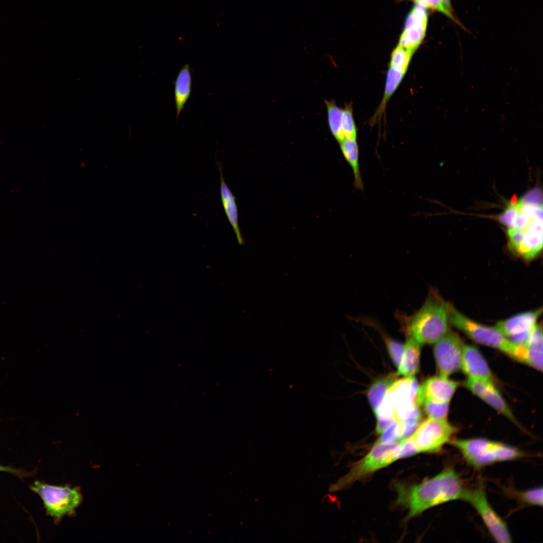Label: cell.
Segmentation results:
<instances>
[{"instance_id": "obj_26", "label": "cell", "mask_w": 543, "mask_h": 543, "mask_svg": "<svg viewBox=\"0 0 543 543\" xmlns=\"http://www.w3.org/2000/svg\"><path fill=\"white\" fill-rule=\"evenodd\" d=\"M341 128L345 139H356L357 129L353 115L352 104H346L342 108Z\"/></svg>"}, {"instance_id": "obj_19", "label": "cell", "mask_w": 543, "mask_h": 543, "mask_svg": "<svg viewBox=\"0 0 543 543\" xmlns=\"http://www.w3.org/2000/svg\"><path fill=\"white\" fill-rule=\"evenodd\" d=\"M340 144L341 150L353 171L354 186L357 190H363L359 165V149L356 139H345Z\"/></svg>"}, {"instance_id": "obj_30", "label": "cell", "mask_w": 543, "mask_h": 543, "mask_svg": "<svg viewBox=\"0 0 543 543\" xmlns=\"http://www.w3.org/2000/svg\"><path fill=\"white\" fill-rule=\"evenodd\" d=\"M401 440L400 421L395 419L393 423L381 434L378 442L385 443H394Z\"/></svg>"}, {"instance_id": "obj_11", "label": "cell", "mask_w": 543, "mask_h": 543, "mask_svg": "<svg viewBox=\"0 0 543 543\" xmlns=\"http://www.w3.org/2000/svg\"><path fill=\"white\" fill-rule=\"evenodd\" d=\"M427 22L426 9L415 5L406 17L398 45L414 54L425 37Z\"/></svg>"}, {"instance_id": "obj_9", "label": "cell", "mask_w": 543, "mask_h": 543, "mask_svg": "<svg viewBox=\"0 0 543 543\" xmlns=\"http://www.w3.org/2000/svg\"><path fill=\"white\" fill-rule=\"evenodd\" d=\"M434 344L433 353L439 375L449 377L461 369L464 344L457 334L448 330Z\"/></svg>"}, {"instance_id": "obj_5", "label": "cell", "mask_w": 543, "mask_h": 543, "mask_svg": "<svg viewBox=\"0 0 543 543\" xmlns=\"http://www.w3.org/2000/svg\"><path fill=\"white\" fill-rule=\"evenodd\" d=\"M448 321L476 342L498 349L512 358L518 345L512 343L494 327L478 323L448 304Z\"/></svg>"}, {"instance_id": "obj_4", "label": "cell", "mask_w": 543, "mask_h": 543, "mask_svg": "<svg viewBox=\"0 0 543 543\" xmlns=\"http://www.w3.org/2000/svg\"><path fill=\"white\" fill-rule=\"evenodd\" d=\"M399 443L377 442L364 458L354 464L348 473L331 487V490L343 489L388 466L399 459Z\"/></svg>"}, {"instance_id": "obj_7", "label": "cell", "mask_w": 543, "mask_h": 543, "mask_svg": "<svg viewBox=\"0 0 543 543\" xmlns=\"http://www.w3.org/2000/svg\"><path fill=\"white\" fill-rule=\"evenodd\" d=\"M462 500L474 508L497 542H510L512 541L507 525L491 506L482 482H480L474 488H466Z\"/></svg>"}, {"instance_id": "obj_3", "label": "cell", "mask_w": 543, "mask_h": 543, "mask_svg": "<svg viewBox=\"0 0 543 543\" xmlns=\"http://www.w3.org/2000/svg\"><path fill=\"white\" fill-rule=\"evenodd\" d=\"M466 462L479 469L496 463L513 461L523 457L518 448L483 438L455 439L450 441Z\"/></svg>"}, {"instance_id": "obj_21", "label": "cell", "mask_w": 543, "mask_h": 543, "mask_svg": "<svg viewBox=\"0 0 543 543\" xmlns=\"http://www.w3.org/2000/svg\"><path fill=\"white\" fill-rule=\"evenodd\" d=\"M396 381V376L389 375L377 380L371 386L367 397L374 413L377 412L387 391Z\"/></svg>"}, {"instance_id": "obj_18", "label": "cell", "mask_w": 543, "mask_h": 543, "mask_svg": "<svg viewBox=\"0 0 543 543\" xmlns=\"http://www.w3.org/2000/svg\"><path fill=\"white\" fill-rule=\"evenodd\" d=\"M192 79L189 64L183 66L176 77L174 87V97L176 110V118L179 116L188 101L192 90Z\"/></svg>"}, {"instance_id": "obj_28", "label": "cell", "mask_w": 543, "mask_h": 543, "mask_svg": "<svg viewBox=\"0 0 543 543\" xmlns=\"http://www.w3.org/2000/svg\"><path fill=\"white\" fill-rule=\"evenodd\" d=\"M421 419L422 414L420 411H419L405 419L400 420L401 424V440L406 439L412 435L421 423Z\"/></svg>"}, {"instance_id": "obj_31", "label": "cell", "mask_w": 543, "mask_h": 543, "mask_svg": "<svg viewBox=\"0 0 543 543\" xmlns=\"http://www.w3.org/2000/svg\"><path fill=\"white\" fill-rule=\"evenodd\" d=\"M419 453L410 437L399 442L398 459H403Z\"/></svg>"}, {"instance_id": "obj_10", "label": "cell", "mask_w": 543, "mask_h": 543, "mask_svg": "<svg viewBox=\"0 0 543 543\" xmlns=\"http://www.w3.org/2000/svg\"><path fill=\"white\" fill-rule=\"evenodd\" d=\"M541 313L540 308L520 313L498 322L494 327L512 343L526 346Z\"/></svg>"}, {"instance_id": "obj_2", "label": "cell", "mask_w": 543, "mask_h": 543, "mask_svg": "<svg viewBox=\"0 0 543 543\" xmlns=\"http://www.w3.org/2000/svg\"><path fill=\"white\" fill-rule=\"evenodd\" d=\"M448 304L431 289L419 309L410 315L397 311L395 317L406 336L421 345L434 344L449 330Z\"/></svg>"}, {"instance_id": "obj_23", "label": "cell", "mask_w": 543, "mask_h": 543, "mask_svg": "<svg viewBox=\"0 0 543 543\" xmlns=\"http://www.w3.org/2000/svg\"><path fill=\"white\" fill-rule=\"evenodd\" d=\"M325 102L330 132L338 142L340 143L345 139L341 128L342 108L339 107L333 101H325Z\"/></svg>"}, {"instance_id": "obj_1", "label": "cell", "mask_w": 543, "mask_h": 543, "mask_svg": "<svg viewBox=\"0 0 543 543\" xmlns=\"http://www.w3.org/2000/svg\"><path fill=\"white\" fill-rule=\"evenodd\" d=\"M396 487L398 502L408 510L407 519L432 507L462 499L466 489L460 475L451 467L418 484L409 487L398 485Z\"/></svg>"}, {"instance_id": "obj_25", "label": "cell", "mask_w": 543, "mask_h": 543, "mask_svg": "<svg viewBox=\"0 0 543 543\" xmlns=\"http://www.w3.org/2000/svg\"><path fill=\"white\" fill-rule=\"evenodd\" d=\"M413 54L397 45L390 55L389 67L406 73Z\"/></svg>"}, {"instance_id": "obj_16", "label": "cell", "mask_w": 543, "mask_h": 543, "mask_svg": "<svg viewBox=\"0 0 543 543\" xmlns=\"http://www.w3.org/2000/svg\"><path fill=\"white\" fill-rule=\"evenodd\" d=\"M405 74L406 73L401 70L389 67L387 72L383 97L378 108L370 119V126H374L376 123L380 124L383 115L385 114L388 101L401 83Z\"/></svg>"}, {"instance_id": "obj_15", "label": "cell", "mask_w": 543, "mask_h": 543, "mask_svg": "<svg viewBox=\"0 0 543 543\" xmlns=\"http://www.w3.org/2000/svg\"><path fill=\"white\" fill-rule=\"evenodd\" d=\"M220 179V195L222 205L227 218L232 226L239 244H242L243 239L238 226V210L235 199L228 188L222 173V166L217 161Z\"/></svg>"}, {"instance_id": "obj_8", "label": "cell", "mask_w": 543, "mask_h": 543, "mask_svg": "<svg viewBox=\"0 0 543 543\" xmlns=\"http://www.w3.org/2000/svg\"><path fill=\"white\" fill-rule=\"evenodd\" d=\"M458 429L447 420L428 417L421 422L409 437L418 452H438L447 442H450Z\"/></svg>"}, {"instance_id": "obj_33", "label": "cell", "mask_w": 543, "mask_h": 543, "mask_svg": "<svg viewBox=\"0 0 543 543\" xmlns=\"http://www.w3.org/2000/svg\"><path fill=\"white\" fill-rule=\"evenodd\" d=\"M0 471L6 472L13 474L19 478L29 477L32 475V473H29L24 470L15 469L10 467H5L0 465Z\"/></svg>"}, {"instance_id": "obj_20", "label": "cell", "mask_w": 543, "mask_h": 543, "mask_svg": "<svg viewBox=\"0 0 543 543\" xmlns=\"http://www.w3.org/2000/svg\"><path fill=\"white\" fill-rule=\"evenodd\" d=\"M526 348V362L528 365L541 371L542 370V330L538 324L534 328Z\"/></svg>"}, {"instance_id": "obj_22", "label": "cell", "mask_w": 543, "mask_h": 543, "mask_svg": "<svg viewBox=\"0 0 543 543\" xmlns=\"http://www.w3.org/2000/svg\"><path fill=\"white\" fill-rule=\"evenodd\" d=\"M359 321L371 326L380 333L385 344L390 357L396 367H398L404 350V345L391 338L382 329L381 325L374 319L369 318H358Z\"/></svg>"}, {"instance_id": "obj_32", "label": "cell", "mask_w": 543, "mask_h": 543, "mask_svg": "<svg viewBox=\"0 0 543 543\" xmlns=\"http://www.w3.org/2000/svg\"><path fill=\"white\" fill-rule=\"evenodd\" d=\"M377 419L376 432L379 434H381L384 432L396 419L394 417H377Z\"/></svg>"}, {"instance_id": "obj_34", "label": "cell", "mask_w": 543, "mask_h": 543, "mask_svg": "<svg viewBox=\"0 0 543 543\" xmlns=\"http://www.w3.org/2000/svg\"><path fill=\"white\" fill-rule=\"evenodd\" d=\"M444 7L450 12L453 13L451 0H440Z\"/></svg>"}, {"instance_id": "obj_13", "label": "cell", "mask_w": 543, "mask_h": 543, "mask_svg": "<svg viewBox=\"0 0 543 543\" xmlns=\"http://www.w3.org/2000/svg\"><path fill=\"white\" fill-rule=\"evenodd\" d=\"M465 385L475 395L494 409L511 421L515 422V419L510 409L493 382L468 378Z\"/></svg>"}, {"instance_id": "obj_17", "label": "cell", "mask_w": 543, "mask_h": 543, "mask_svg": "<svg viewBox=\"0 0 543 543\" xmlns=\"http://www.w3.org/2000/svg\"><path fill=\"white\" fill-rule=\"evenodd\" d=\"M406 337L397 375L410 377L419 370L421 344L411 337Z\"/></svg>"}, {"instance_id": "obj_14", "label": "cell", "mask_w": 543, "mask_h": 543, "mask_svg": "<svg viewBox=\"0 0 543 543\" xmlns=\"http://www.w3.org/2000/svg\"><path fill=\"white\" fill-rule=\"evenodd\" d=\"M461 369L468 378L492 382V375L486 361L472 345H464Z\"/></svg>"}, {"instance_id": "obj_6", "label": "cell", "mask_w": 543, "mask_h": 543, "mask_svg": "<svg viewBox=\"0 0 543 543\" xmlns=\"http://www.w3.org/2000/svg\"><path fill=\"white\" fill-rule=\"evenodd\" d=\"M30 488L40 496L47 514L56 520L72 514L82 500L79 491L68 486H56L36 481Z\"/></svg>"}, {"instance_id": "obj_27", "label": "cell", "mask_w": 543, "mask_h": 543, "mask_svg": "<svg viewBox=\"0 0 543 543\" xmlns=\"http://www.w3.org/2000/svg\"><path fill=\"white\" fill-rule=\"evenodd\" d=\"M421 405L428 417L438 420H447L448 402L425 401Z\"/></svg>"}, {"instance_id": "obj_12", "label": "cell", "mask_w": 543, "mask_h": 543, "mask_svg": "<svg viewBox=\"0 0 543 543\" xmlns=\"http://www.w3.org/2000/svg\"><path fill=\"white\" fill-rule=\"evenodd\" d=\"M458 387V383L448 377L437 376L426 380L418 386L416 395L418 406L425 401L449 402Z\"/></svg>"}, {"instance_id": "obj_24", "label": "cell", "mask_w": 543, "mask_h": 543, "mask_svg": "<svg viewBox=\"0 0 543 543\" xmlns=\"http://www.w3.org/2000/svg\"><path fill=\"white\" fill-rule=\"evenodd\" d=\"M509 494L513 496L519 502L524 505L542 506V488L537 487L524 491L509 490Z\"/></svg>"}, {"instance_id": "obj_29", "label": "cell", "mask_w": 543, "mask_h": 543, "mask_svg": "<svg viewBox=\"0 0 543 543\" xmlns=\"http://www.w3.org/2000/svg\"><path fill=\"white\" fill-rule=\"evenodd\" d=\"M398 1H409L419 5L426 9H430L439 12L451 19L458 24L459 22L456 19L453 13L449 11L443 5L440 0H397Z\"/></svg>"}]
</instances>
